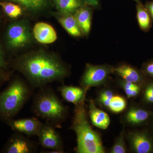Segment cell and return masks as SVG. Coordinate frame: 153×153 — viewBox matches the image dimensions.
Instances as JSON below:
<instances>
[{
	"mask_svg": "<svg viewBox=\"0 0 153 153\" xmlns=\"http://www.w3.org/2000/svg\"><path fill=\"white\" fill-rule=\"evenodd\" d=\"M30 89L24 81L16 79L0 94V115L6 119L15 116L30 95Z\"/></svg>",
	"mask_w": 153,
	"mask_h": 153,
	"instance_id": "obj_4",
	"label": "cell"
},
{
	"mask_svg": "<svg viewBox=\"0 0 153 153\" xmlns=\"http://www.w3.org/2000/svg\"><path fill=\"white\" fill-rule=\"evenodd\" d=\"M114 67L109 64L87 63L80 80V86L87 92L91 88L105 85L110 75L113 74Z\"/></svg>",
	"mask_w": 153,
	"mask_h": 153,
	"instance_id": "obj_5",
	"label": "cell"
},
{
	"mask_svg": "<svg viewBox=\"0 0 153 153\" xmlns=\"http://www.w3.org/2000/svg\"><path fill=\"white\" fill-rule=\"evenodd\" d=\"M7 76L4 73L0 72V83L4 82L7 79Z\"/></svg>",
	"mask_w": 153,
	"mask_h": 153,
	"instance_id": "obj_31",
	"label": "cell"
},
{
	"mask_svg": "<svg viewBox=\"0 0 153 153\" xmlns=\"http://www.w3.org/2000/svg\"><path fill=\"white\" fill-rule=\"evenodd\" d=\"M153 116V110L145 107L140 103L132 102L128 105L121 118L124 126L131 128L147 127Z\"/></svg>",
	"mask_w": 153,
	"mask_h": 153,
	"instance_id": "obj_6",
	"label": "cell"
},
{
	"mask_svg": "<svg viewBox=\"0 0 153 153\" xmlns=\"http://www.w3.org/2000/svg\"><path fill=\"white\" fill-rule=\"evenodd\" d=\"M88 114L91 123L96 127L105 130L109 126L110 124L109 116L102 110L98 108L92 100H90L88 102Z\"/></svg>",
	"mask_w": 153,
	"mask_h": 153,
	"instance_id": "obj_12",
	"label": "cell"
},
{
	"mask_svg": "<svg viewBox=\"0 0 153 153\" xmlns=\"http://www.w3.org/2000/svg\"><path fill=\"white\" fill-rule=\"evenodd\" d=\"M33 34L37 41L41 44H52L57 39L55 29L51 25L44 22H39L35 25Z\"/></svg>",
	"mask_w": 153,
	"mask_h": 153,
	"instance_id": "obj_13",
	"label": "cell"
},
{
	"mask_svg": "<svg viewBox=\"0 0 153 153\" xmlns=\"http://www.w3.org/2000/svg\"><path fill=\"white\" fill-rule=\"evenodd\" d=\"M33 110L37 115L59 126L67 116V108L52 91L42 89L36 95Z\"/></svg>",
	"mask_w": 153,
	"mask_h": 153,
	"instance_id": "obj_3",
	"label": "cell"
},
{
	"mask_svg": "<svg viewBox=\"0 0 153 153\" xmlns=\"http://www.w3.org/2000/svg\"><path fill=\"white\" fill-rule=\"evenodd\" d=\"M133 1H134L137 3H139L141 2L140 0H133Z\"/></svg>",
	"mask_w": 153,
	"mask_h": 153,
	"instance_id": "obj_32",
	"label": "cell"
},
{
	"mask_svg": "<svg viewBox=\"0 0 153 153\" xmlns=\"http://www.w3.org/2000/svg\"><path fill=\"white\" fill-rule=\"evenodd\" d=\"M153 21V1H148L144 5Z\"/></svg>",
	"mask_w": 153,
	"mask_h": 153,
	"instance_id": "obj_29",
	"label": "cell"
},
{
	"mask_svg": "<svg viewBox=\"0 0 153 153\" xmlns=\"http://www.w3.org/2000/svg\"><path fill=\"white\" fill-rule=\"evenodd\" d=\"M7 65L5 59L4 55V52L2 49L0 45V69L4 68Z\"/></svg>",
	"mask_w": 153,
	"mask_h": 153,
	"instance_id": "obj_28",
	"label": "cell"
},
{
	"mask_svg": "<svg viewBox=\"0 0 153 153\" xmlns=\"http://www.w3.org/2000/svg\"><path fill=\"white\" fill-rule=\"evenodd\" d=\"M0 6L7 16L12 19H16L22 14V10L19 5L8 2L0 1Z\"/></svg>",
	"mask_w": 153,
	"mask_h": 153,
	"instance_id": "obj_25",
	"label": "cell"
},
{
	"mask_svg": "<svg viewBox=\"0 0 153 153\" xmlns=\"http://www.w3.org/2000/svg\"><path fill=\"white\" fill-rule=\"evenodd\" d=\"M137 18L140 29L147 33L152 26L153 20L149 13L142 2L137 3Z\"/></svg>",
	"mask_w": 153,
	"mask_h": 153,
	"instance_id": "obj_18",
	"label": "cell"
},
{
	"mask_svg": "<svg viewBox=\"0 0 153 153\" xmlns=\"http://www.w3.org/2000/svg\"><path fill=\"white\" fill-rule=\"evenodd\" d=\"M55 3L58 12L71 14L85 4L83 0H55Z\"/></svg>",
	"mask_w": 153,
	"mask_h": 153,
	"instance_id": "obj_20",
	"label": "cell"
},
{
	"mask_svg": "<svg viewBox=\"0 0 153 153\" xmlns=\"http://www.w3.org/2000/svg\"><path fill=\"white\" fill-rule=\"evenodd\" d=\"M82 34L88 36L91 29L92 11L91 7L84 5L73 14Z\"/></svg>",
	"mask_w": 153,
	"mask_h": 153,
	"instance_id": "obj_15",
	"label": "cell"
},
{
	"mask_svg": "<svg viewBox=\"0 0 153 153\" xmlns=\"http://www.w3.org/2000/svg\"><path fill=\"white\" fill-rule=\"evenodd\" d=\"M35 150L34 145L23 137L18 136L12 140L7 148L8 153H30Z\"/></svg>",
	"mask_w": 153,
	"mask_h": 153,
	"instance_id": "obj_17",
	"label": "cell"
},
{
	"mask_svg": "<svg viewBox=\"0 0 153 153\" xmlns=\"http://www.w3.org/2000/svg\"><path fill=\"white\" fill-rule=\"evenodd\" d=\"M127 106L125 97L116 94L110 102L108 110L114 114L121 113L125 110Z\"/></svg>",
	"mask_w": 153,
	"mask_h": 153,
	"instance_id": "obj_24",
	"label": "cell"
},
{
	"mask_svg": "<svg viewBox=\"0 0 153 153\" xmlns=\"http://www.w3.org/2000/svg\"><path fill=\"white\" fill-rule=\"evenodd\" d=\"M7 47L13 50L25 47L32 40L30 26L26 21H19L9 25L6 32Z\"/></svg>",
	"mask_w": 153,
	"mask_h": 153,
	"instance_id": "obj_8",
	"label": "cell"
},
{
	"mask_svg": "<svg viewBox=\"0 0 153 153\" xmlns=\"http://www.w3.org/2000/svg\"><path fill=\"white\" fill-rule=\"evenodd\" d=\"M16 67L35 88L63 80L69 74L68 68L57 56L41 50L22 56L17 60Z\"/></svg>",
	"mask_w": 153,
	"mask_h": 153,
	"instance_id": "obj_1",
	"label": "cell"
},
{
	"mask_svg": "<svg viewBox=\"0 0 153 153\" xmlns=\"http://www.w3.org/2000/svg\"><path fill=\"white\" fill-rule=\"evenodd\" d=\"M113 74L124 80L137 84H143L148 79L141 69L126 63L114 67Z\"/></svg>",
	"mask_w": 153,
	"mask_h": 153,
	"instance_id": "obj_10",
	"label": "cell"
},
{
	"mask_svg": "<svg viewBox=\"0 0 153 153\" xmlns=\"http://www.w3.org/2000/svg\"><path fill=\"white\" fill-rule=\"evenodd\" d=\"M19 4L30 12L37 13L44 10L48 0H8Z\"/></svg>",
	"mask_w": 153,
	"mask_h": 153,
	"instance_id": "obj_22",
	"label": "cell"
},
{
	"mask_svg": "<svg viewBox=\"0 0 153 153\" xmlns=\"http://www.w3.org/2000/svg\"><path fill=\"white\" fill-rule=\"evenodd\" d=\"M74 117L70 129L76 137L77 153H105L100 134L94 130L89 121L85 100L74 105Z\"/></svg>",
	"mask_w": 153,
	"mask_h": 153,
	"instance_id": "obj_2",
	"label": "cell"
},
{
	"mask_svg": "<svg viewBox=\"0 0 153 153\" xmlns=\"http://www.w3.org/2000/svg\"><path fill=\"white\" fill-rule=\"evenodd\" d=\"M140 103L147 108L153 109V79L148 78L143 85Z\"/></svg>",
	"mask_w": 153,
	"mask_h": 153,
	"instance_id": "obj_19",
	"label": "cell"
},
{
	"mask_svg": "<svg viewBox=\"0 0 153 153\" xmlns=\"http://www.w3.org/2000/svg\"><path fill=\"white\" fill-rule=\"evenodd\" d=\"M59 90L62 97L66 101L74 105L85 100L87 92L81 86L63 85L60 86Z\"/></svg>",
	"mask_w": 153,
	"mask_h": 153,
	"instance_id": "obj_16",
	"label": "cell"
},
{
	"mask_svg": "<svg viewBox=\"0 0 153 153\" xmlns=\"http://www.w3.org/2000/svg\"><path fill=\"white\" fill-rule=\"evenodd\" d=\"M115 94V91L112 88L104 86L99 91L96 102L101 107L108 110L110 102Z\"/></svg>",
	"mask_w": 153,
	"mask_h": 153,
	"instance_id": "obj_21",
	"label": "cell"
},
{
	"mask_svg": "<svg viewBox=\"0 0 153 153\" xmlns=\"http://www.w3.org/2000/svg\"><path fill=\"white\" fill-rule=\"evenodd\" d=\"M126 140V127L123 126L119 135L116 137L113 145L110 149V153H127L129 152Z\"/></svg>",
	"mask_w": 153,
	"mask_h": 153,
	"instance_id": "obj_23",
	"label": "cell"
},
{
	"mask_svg": "<svg viewBox=\"0 0 153 153\" xmlns=\"http://www.w3.org/2000/svg\"><path fill=\"white\" fill-rule=\"evenodd\" d=\"M141 70L148 78L153 79V58L143 63Z\"/></svg>",
	"mask_w": 153,
	"mask_h": 153,
	"instance_id": "obj_26",
	"label": "cell"
},
{
	"mask_svg": "<svg viewBox=\"0 0 153 153\" xmlns=\"http://www.w3.org/2000/svg\"><path fill=\"white\" fill-rule=\"evenodd\" d=\"M10 124L14 130L29 136L38 135L43 125L35 118L16 120L12 121Z\"/></svg>",
	"mask_w": 153,
	"mask_h": 153,
	"instance_id": "obj_11",
	"label": "cell"
},
{
	"mask_svg": "<svg viewBox=\"0 0 153 153\" xmlns=\"http://www.w3.org/2000/svg\"><path fill=\"white\" fill-rule=\"evenodd\" d=\"M86 5L95 8H98L100 7L99 0H83Z\"/></svg>",
	"mask_w": 153,
	"mask_h": 153,
	"instance_id": "obj_27",
	"label": "cell"
},
{
	"mask_svg": "<svg viewBox=\"0 0 153 153\" xmlns=\"http://www.w3.org/2000/svg\"><path fill=\"white\" fill-rule=\"evenodd\" d=\"M147 127L149 129L153 135V116L148 123Z\"/></svg>",
	"mask_w": 153,
	"mask_h": 153,
	"instance_id": "obj_30",
	"label": "cell"
},
{
	"mask_svg": "<svg viewBox=\"0 0 153 153\" xmlns=\"http://www.w3.org/2000/svg\"><path fill=\"white\" fill-rule=\"evenodd\" d=\"M54 14L57 21L69 35L74 37H79L83 35L73 14L58 12Z\"/></svg>",
	"mask_w": 153,
	"mask_h": 153,
	"instance_id": "obj_14",
	"label": "cell"
},
{
	"mask_svg": "<svg viewBox=\"0 0 153 153\" xmlns=\"http://www.w3.org/2000/svg\"><path fill=\"white\" fill-rule=\"evenodd\" d=\"M38 136L43 147L64 152L61 137L51 124H43Z\"/></svg>",
	"mask_w": 153,
	"mask_h": 153,
	"instance_id": "obj_9",
	"label": "cell"
},
{
	"mask_svg": "<svg viewBox=\"0 0 153 153\" xmlns=\"http://www.w3.org/2000/svg\"><path fill=\"white\" fill-rule=\"evenodd\" d=\"M129 151L134 153H153V135L147 127L126 131Z\"/></svg>",
	"mask_w": 153,
	"mask_h": 153,
	"instance_id": "obj_7",
	"label": "cell"
}]
</instances>
